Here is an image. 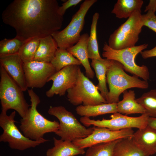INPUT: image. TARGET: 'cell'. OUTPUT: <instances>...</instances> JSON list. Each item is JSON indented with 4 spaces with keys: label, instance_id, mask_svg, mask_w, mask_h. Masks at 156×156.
Returning a JSON list of instances; mask_svg holds the SVG:
<instances>
[{
    "label": "cell",
    "instance_id": "obj_3",
    "mask_svg": "<svg viewBox=\"0 0 156 156\" xmlns=\"http://www.w3.org/2000/svg\"><path fill=\"white\" fill-rule=\"evenodd\" d=\"M106 82L109 89L106 99L107 103H117L120 95L128 89H146L149 86L148 81L141 80L135 75H129L125 72L122 64L114 60L107 72Z\"/></svg>",
    "mask_w": 156,
    "mask_h": 156
},
{
    "label": "cell",
    "instance_id": "obj_35",
    "mask_svg": "<svg viewBox=\"0 0 156 156\" xmlns=\"http://www.w3.org/2000/svg\"><path fill=\"white\" fill-rule=\"evenodd\" d=\"M148 125L156 129V118L149 117L148 119Z\"/></svg>",
    "mask_w": 156,
    "mask_h": 156
},
{
    "label": "cell",
    "instance_id": "obj_34",
    "mask_svg": "<svg viewBox=\"0 0 156 156\" xmlns=\"http://www.w3.org/2000/svg\"><path fill=\"white\" fill-rule=\"evenodd\" d=\"M151 11L155 13L156 11V0H150L145 8L144 11L147 12Z\"/></svg>",
    "mask_w": 156,
    "mask_h": 156
},
{
    "label": "cell",
    "instance_id": "obj_5",
    "mask_svg": "<svg viewBox=\"0 0 156 156\" xmlns=\"http://www.w3.org/2000/svg\"><path fill=\"white\" fill-rule=\"evenodd\" d=\"M148 44H144L138 46L120 50L110 47L105 42L103 48V57L105 58L116 61L123 66L126 71L133 75L148 81L150 79V73L145 65L139 66L135 62L137 55L147 48Z\"/></svg>",
    "mask_w": 156,
    "mask_h": 156
},
{
    "label": "cell",
    "instance_id": "obj_2",
    "mask_svg": "<svg viewBox=\"0 0 156 156\" xmlns=\"http://www.w3.org/2000/svg\"><path fill=\"white\" fill-rule=\"evenodd\" d=\"M31 104L25 116L21 120L20 129L27 138L34 140H45L44 135L47 133H55L59 123L55 120L47 119L38 112L37 107L40 102L39 96L32 89L28 90Z\"/></svg>",
    "mask_w": 156,
    "mask_h": 156
},
{
    "label": "cell",
    "instance_id": "obj_33",
    "mask_svg": "<svg viewBox=\"0 0 156 156\" xmlns=\"http://www.w3.org/2000/svg\"><path fill=\"white\" fill-rule=\"evenodd\" d=\"M140 53L142 57L144 59L156 57V45L153 48L150 50H146L141 51Z\"/></svg>",
    "mask_w": 156,
    "mask_h": 156
},
{
    "label": "cell",
    "instance_id": "obj_14",
    "mask_svg": "<svg viewBox=\"0 0 156 156\" xmlns=\"http://www.w3.org/2000/svg\"><path fill=\"white\" fill-rule=\"evenodd\" d=\"M80 66L71 65L67 66L56 72L49 79L48 82L53 81L51 88L46 93L48 97L55 95H64L66 92L76 83L78 76Z\"/></svg>",
    "mask_w": 156,
    "mask_h": 156
},
{
    "label": "cell",
    "instance_id": "obj_28",
    "mask_svg": "<svg viewBox=\"0 0 156 156\" xmlns=\"http://www.w3.org/2000/svg\"><path fill=\"white\" fill-rule=\"evenodd\" d=\"M25 40L16 36L12 39L1 40L0 41V57L18 54Z\"/></svg>",
    "mask_w": 156,
    "mask_h": 156
},
{
    "label": "cell",
    "instance_id": "obj_18",
    "mask_svg": "<svg viewBox=\"0 0 156 156\" xmlns=\"http://www.w3.org/2000/svg\"><path fill=\"white\" fill-rule=\"evenodd\" d=\"M54 146L49 149L46 156H75L85 153L84 149L79 148L72 142L53 138Z\"/></svg>",
    "mask_w": 156,
    "mask_h": 156
},
{
    "label": "cell",
    "instance_id": "obj_19",
    "mask_svg": "<svg viewBox=\"0 0 156 156\" xmlns=\"http://www.w3.org/2000/svg\"><path fill=\"white\" fill-rule=\"evenodd\" d=\"M113 60L106 58L92 60L91 66L94 68L98 83L96 86L101 96L106 100L108 93L106 85V73Z\"/></svg>",
    "mask_w": 156,
    "mask_h": 156
},
{
    "label": "cell",
    "instance_id": "obj_29",
    "mask_svg": "<svg viewBox=\"0 0 156 156\" xmlns=\"http://www.w3.org/2000/svg\"><path fill=\"white\" fill-rule=\"evenodd\" d=\"M150 117L156 118V89H151L136 99Z\"/></svg>",
    "mask_w": 156,
    "mask_h": 156
},
{
    "label": "cell",
    "instance_id": "obj_22",
    "mask_svg": "<svg viewBox=\"0 0 156 156\" xmlns=\"http://www.w3.org/2000/svg\"><path fill=\"white\" fill-rule=\"evenodd\" d=\"M75 111L82 117H95L103 114L118 112L117 103H102L95 105L77 106Z\"/></svg>",
    "mask_w": 156,
    "mask_h": 156
},
{
    "label": "cell",
    "instance_id": "obj_37",
    "mask_svg": "<svg viewBox=\"0 0 156 156\" xmlns=\"http://www.w3.org/2000/svg\"><path fill=\"white\" fill-rule=\"evenodd\" d=\"M153 156V155H150V156Z\"/></svg>",
    "mask_w": 156,
    "mask_h": 156
},
{
    "label": "cell",
    "instance_id": "obj_16",
    "mask_svg": "<svg viewBox=\"0 0 156 156\" xmlns=\"http://www.w3.org/2000/svg\"><path fill=\"white\" fill-rule=\"evenodd\" d=\"M131 139L135 145L146 156L155 153L156 129L148 126L134 132Z\"/></svg>",
    "mask_w": 156,
    "mask_h": 156
},
{
    "label": "cell",
    "instance_id": "obj_10",
    "mask_svg": "<svg viewBox=\"0 0 156 156\" xmlns=\"http://www.w3.org/2000/svg\"><path fill=\"white\" fill-rule=\"evenodd\" d=\"M15 111L8 115L7 112L1 111L0 114V126L3 130L0 136V142H7L10 147L13 149L24 151L34 148L47 142L48 140L36 141L26 137L16 126L14 120Z\"/></svg>",
    "mask_w": 156,
    "mask_h": 156
},
{
    "label": "cell",
    "instance_id": "obj_30",
    "mask_svg": "<svg viewBox=\"0 0 156 156\" xmlns=\"http://www.w3.org/2000/svg\"><path fill=\"white\" fill-rule=\"evenodd\" d=\"M119 140L91 146L88 148L85 156H112L114 147Z\"/></svg>",
    "mask_w": 156,
    "mask_h": 156
},
{
    "label": "cell",
    "instance_id": "obj_31",
    "mask_svg": "<svg viewBox=\"0 0 156 156\" xmlns=\"http://www.w3.org/2000/svg\"><path fill=\"white\" fill-rule=\"evenodd\" d=\"M142 21L143 26H146L156 33V15L155 13L149 11L142 14Z\"/></svg>",
    "mask_w": 156,
    "mask_h": 156
},
{
    "label": "cell",
    "instance_id": "obj_12",
    "mask_svg": "<svg viewBox=\"0 0 156 156\" xmlns=\"http://www.w3.org/2000/svg\"><path fill=\"white\" fill-rule=\"evenodd\" d=\"M23 66L27 86L31 89L43 87L56 72L51 62L33 60L23 63Z\"/></svg>",
    "mask_w": 156,
    "mask_h": 156
},
{
    "label": "cell",
    "instance_id": "obj_13",
    "mask_svg": "<svg viewBox=\"0 0 156 156\" xmlns=\"http://www.w3.org/2000/svg\"><path fill=\"white\" fill-rule=\"evenodd\" d=\"M93 128L92 133L88 137L73 142L79 148L84 149L98 143L131 137L134 133L131 128L113 131L105 127L94 126Z\"/></svg>",
    "mask_w": 156,
    "mask_h": 156
},
{
    "label": "cell",
    "instance_id": "obj_15",
    "mask_svg": "<svg viewBox=\"0 0 156 156\" xmlns=\"http://www.w3.org/2000/svg\"><path fill=\"white\" fill-rule=\"evenodd\" d=\"M0 65L24 92L28 89L23 62L18 54L0 57Z\"/></svg>",
    "mask_w": 156,
    "mask_h": 156
},
{
    "label": "cell",
    "instance_id": "obj_32",
    "mask_svg": "<svg viewBox=\"0 0 156 156\" xmlns=\"http://www.w3.org/2000/svg\"><path fill=\"white\" fill-rule=\"evenodd\" d=\"M82 1V0H68L66 1L59 7L58 12L59 14L63 16L67 9L74 6H76Z\"/></svg>",
    "mask_w": 156,
    "mask_h": 156
},
{
    "label": "cell",
    "instance_id": "obj_11",
    "mask_svg": "<svg viewBox=\"0 0 156 156\" xmlns=\"http://www.w3.org/2000/svg\"><path fill=\"white\" fill-rule=\"evenodd\" d=\"M111 118L95 120L89 117L83 116L80 118V122L86 127H103L113 131H118L127 129L144 128L148 126L149 116L146 113L138 117H132L117 112L110 116Z\"/></svg>",
    "mask_w": 156,
    "mask_h": 156
},
{
    "label": "cell",
    "instance_id": "obj_36",
    "mask_svg": "<svg viewBox=\"0 0 156 156\" xmlns=\"http://www.w3.org/2000/svg\"><path fill=\"white\" fill-rule=\"evenodd\" d=\"M155 153L156 154V148H155Z\"/></svg>",
    "mask_w": 156,
    "mask_h": 156
},
{
    "label": "cell",
    "instance_id": "obj_26",
    "mask_svg": "<svg viewBox=\"0 0 156 156\" xmlns=\"http://www.w3.org/2000/svg\"><path fill=\"white\" fill-rule=\"evenodd\" d=\"M51 63L56 72L68 66L76 65L80 66L82 64L67 49L59 48Z\"/></svg>",
    "mask_w": 156,
    "mask_h": 156
},
{
    "label": "cell",
    "instance_id": "obj_4",
    "mask_svg": "<svg viewBox=\"0 0 156 156\" xmlns=\"http://www.w3.org/2000/svg\"><path fill=\"white\" fill-rule=\"evenodd\" d=\"M0 100L1 111L7 112L10 109L17 112L22 118L26 116L30 105L27 102L21 88L0 66Z\"/></svg>",
    "mask_w": 156,
    "mask_h": 156
},
{
    "label": "cell",
    "instance_id": "obj_20",
    "mask_svg": "<svg viewBox=\"0 0 156 156\" xmlns=\"http://www.w3.org/2000/svg\"><path fill=\"white\" fill-rule=\"evenodd\" d=\"M58 48L57 44L51 35L40 38L34 60L51 62Z\"/></svg>",
    "mask_w": 156,
    "mask_h": 156
},
{
    "label": "cell",
    "instance_id": "obj_6",
    "mask_svg": "<svg viewBox=\"0 0 156 156\" xmlns=\"http://www.w3.org/2000/svg\"><path fill=\"white\" fill-rule=\"evenodd\" d=\"M48 113L59 120V127L55 133L63 140L73 142L85 138L93 130V127L87 128L82 125L72 113L63 106H51Z\"/></svg>",
    "mask_w": 156,
    "mask_h": 156
},
{
    "label": "cell",
    "instance_id": "obj_24",
    "mask_svg": "<svg viewBox=\"0 0 156 156\" xmlns=\"http://www.w3.org/2000/svg\"><path fill=\"white\" fill-rule=\"evenodd\" d=\"M131 137L118 140L114 147L112 156H146L135 145Z\"/></svg>",
    "mask_w": 156,
    "mask_h": 156
},
{
    "label": "cell",
    "instance_id": "obj_8",
    "mask_svg": "<svg viewBox=\"0 0 156 156\" xmlns=\"http://www.w3.org/2000/svg\"><path fill=\"white\" fill-rule=\"evenodd\" d=\"M141 12L136 11L110 36L108 45L120 50L135 46L143 27Z\"/></svg>",
    "mask_w": 156,
    "mask_h": 156
},
{
    "label": "cell",
    "instance_id": "obj_23",
    "mask_svg": "<svg viewBox=\"0 0 156 156\" xmlns=\"http://www.w3.org/2000/svg\"><path fill=\"white\" fill-rule=\"evenodd\" d=\"M143 3L142 0H118L111 13L119 18H128L135 11L141 12Z\"/></svg>",
    "mask_w": 156,
    "mask_h": 156
},
{
    "label": "cell",
    "instance_id": "obj_25",
    "mask_svg": "<svg viewBox=\"0 0 156 156\" xmlns=\"http://www.w3.org/2000/svg\"><path fill=\"white\" fill-rule=\"evenodd\" d=\"M99 16V13L97 12L93 16L90 34L88 42V57L92 60L102 59L99 53L97 38L96 27Z\"/></svg>",
    "mask_w": 156,
    "mask_h": 156
},
{
    "label": "cell",
    "instance_id": "obj_1",
    "mask_svg": "<svg viewBox=\"0 0 156 156\" xmlns=\"http://www.w3.org/2000/svg\"><path fill=\"white\" fill-rule=\"evenodd\" d=\"M56 0H14L1 14L5 24L25 40L51 35L62 27L63 17L58 12Z\"/></svg>",
    "mask_w": 156,
    "mask_h": 156
},
{
    "label": "cell",
    "instance_id": "obj_7",
    "mask_svg": "<svg viewBox=\"0 0 156 156\" xmlns=\"http://www.w3.org/2000/svg\"><path fill=\"white\" fill-rule=\"evenodd\" d=\"M97 1V0L84 1L73 16L68 25L62 30L57 31L52 34L58 48L67 49L78 42L85 24L86 15L91 7Z\"/></svg>",
    "mask_w": 156,
    "mask_h": 156
},
{
    "label": "cell",
    "instance_id": "obj_21",
    "mask_svg": "<svg viewBox=\"0 0 156 156\" xmlns=\"http://www.w3.org/2000/svg\"><path fill=\"white\" fill-rule=\"evenodd\" d=\"M123 94L122 100L117 103L118 112L126 115L146 113L145 109L136 101L134 90H127Z\"/></svg>",
    "mask_w": 156,
    "mask_h": 156
},
{
    "label": "cell",
    "instance_id": "obj_27",
    "mask_svg": "<svg viewBox=\"0 0 156 156\" xmlns=\"http://www.w3.org/2000/svg\"><path fill=\"white\" fill-rule=\"evenodd\" d=\"M40 39L33 37L25 41L18 53V55L23 63L34 60L39 46Z\"/></svg>",
    "mask_w": 156,
    "mask_h": 156
},
{
    "label": "cell",
    "instance_id": "obj_9",
    "mask_svg": "<svg viewBox=\"0 0 156 156\" xmlns=\"http://www.w3.org/2000/svg\"><path fill=\"white\" fill-rule=\"evenodd\" d=\"M67 97L74 106H84L106 103L105 99L99 93L96 86L85 76L80 67L77 80L67 91Z\"/></svg>",
    "mask_w": 156,
    "mask_h": 156
},
{
    "label": "cell",
    "instance_id": "obj_17",
    "mask_svg": "<svg viewBox=\"0 0 156 156\" xmlns=\"http://www.w3.org/2000/svg\"><path fill=\"white\" fill-rule=\"evenodd\" d=\"M89 34L85 33L81 35L78 42L67 50L75 57L84 68L86 76L88 78L93 79L94 73L89 63L88 51V42Z\"/></svg>",
    "mask_w": 156,
    "mask_h": 156
}]
</instances>
